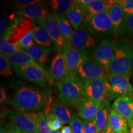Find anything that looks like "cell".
I'll use <instances>...</instances> for the list:
<instances>
[{
	"mask_svg": "<svg viewBox=\"0 0 133 133\" xmlns=\"http://www.w3.org/2000/svg\"><path fill=\"white\" fill-rule=\"evenodd\" d=\"M48 98L39 89L22 86L15 92L12 104L14 109L21 112L34 113L46 105Z\"/></svg>",
	"mask_w": 133,
	"mask_h": 133,
	"instance_id": "6da1fadb",
	"label": "cell"
},
{
	"mask_svg": "<svg viewBox=\"0 0 133 133\" xmlns=\"http://www.w3.org/2000/svg\"><path fill=\"white\" fill-rule=\"evenodd\" d=\"M114 56L109 66V73L129 76L132 68L131 42L126 39L114 41Z\"/></svg>",
	"mask_w": 133,
	"mask_h": 133,
	"instance_id": "7a4b0ae2",
	"label": "cell"
},
{
	"mask_svg": "<svg viewBox=\"0 0 133 133\" xmlns=\"http://www.w3.org/2000/svg\"><path fill=\"white\" fill-rule=\"evenodd\" d=\"M59 97L64 104L76 106L85 97L83 83L78 77L69 76L58 85Z\"/></svg>",
	"mask_w": 133,
	"mask_h": 133,
	"instance_id": "3957f363",
	"label": "cell"
},
{
	"mask_svg": "<svg viewBox=\"0 0 133 133\" xmlns=\"http://www.w3.org/2000/svg\"><path fill=\"white\" fill-rule=\"evenodd\" d=\"M83 24L97 38L105 39H107L105 38L114 35L113 25L109 11L95 14L88 12Z\"/></svg>",
	"mask_w": 133,
	"mask_h": 133,
	"instance_id": "277c9868",
	"label": "cell"
},
{
	"mask_svg": "<svg viewBox=\"0 0 133 133\" xmlns=\"http://www.w3.org/2000/svg\"><path fill=\"white\" fill-rule=\"evenodd\" d=\"M70 43L73 47L87 57L92 55L98 44L97 38L84 24L74 31Z\"/></svg>",
	"mask_w": 133,
	"mask_h": 133,
	"instance_id": "5b68a950",
	"label": "cell"
},
{
	"mask_svg": "<svg viewBox=\"0 0 133 133\" xmlns=\"http://www.w3.org/2000/svg\"><path fill=\"white\" fill-rule=\"evenodd\" d=\"M6 116L11 123L21 131L41 133L39 128V113H28L17 110H7Z\"/></svg>",
	"mask_w": 133,
	"mask_h": 133,
	"instance_id": "8992f818",
	"label": "cell"
},
{
	"mask_svg": "<svg viewBox=\"0 0 133 133\" xmlns=\"http://www.w3.org/2000/svg\"><path fill=\"white\" fill-rule=\"evenodd\" d=\"M107 82L109 101L122 96L133 98V87L129 82V76L109 73Z\"/></svg>",
	"mask_w": 133,
	"mask_h": 133,
	"instance_id": "52a82bcc",
	"label": "cell"
},
{
	"mask_svg": "<svg viewBox=\"0 0 133 133\" xmlns=\"http://www.w3.org/2000/svg\"><path fill=\"white\" fill-rule=\"evenodd\" d=\"M109 72L92 58L86 57L79 66L76 77L83 83L88 80L103 78L107 79Z\"/></svg>",
	"mask_w": 133,
	"mask_h": 133,
	"instance_id": "ba28073f",
	"label": "cell"
},
{
	"mask_svg": "<svg viewBox=\"0 0 133 133\" xmlns=\"http://www.w3.org/2000/svg\"><path fill=\"white\" fill-rule=\"evenodd\" d=\"M38 24L46 31L52 38L56 46V49L59 52H63L71 43L66 41L60 31L52 13L49 16L37 21Z\"/></svg>",
	"mask_w": 133,
	"mask_h": 133,
	"instance_id": "9c48e42d",
	"label": "cell"
},
{
	"mask_svg": "<svg viewBox=\"0 0 133 133\" xmlns=\"http://www.w3.org/2000/svg\"><path fill=\"white\" fill-rule=\"evenodd\" d=\"M34 25L30 19L19 20L16 17L14 22L8 28L1 38H6L11 44H16L19 43L28 33L34 30Z\"/></svg>",
	"mask_w": 133,
	"mask_h": 133,
	"instance_id": "30bf717a",
	"label": "cell"
},
{
	"mask_svg": "<svg viewBox=\"0 0 133 133\" xmlns=\"http://www.w3.org/2000/svg\"><path fill=\"white\" fill-rule=\"evenodd\" d=\"M85 97L102 103L107 101V79L99 78L88 80L83 83Z\"/></svg>",
	"mask_w": 133,
	"mask_h": 133,
	"instance_id": "8fae6325",
	"label": "cell"
},
{
	"mask_svg": "<svg viewBox=\"0 0 133 133\" xmlns=\"http://www.w3.org/2000/svg\"><path fill=\"white\" fill-rule=\"evenodd\" d=\"M92 58L109 72V66L114 56V41L110 39H102L98 43Z\"/></svg>",
	"mask_w": 133,
	"mask_h": 133,
	"instance_id": "7c38bea8",
	"label": "cell"
},
{
	"mask_svg": "<svg viewBox=\"0 0 133 133\" xmlns=\"http://www.w3.org/2000/svg\"><path fill=\"white\" fill-rule=\"evenodd\" d=\"M47 71L52 83H60L70 76L63 53L58 52L54 55Z\"/></svg>",
	"mask_w": 133,
	"mask_h": 133,
	"instance_id": "4fadbf2b",
	"label": "cell"
},
{
	"mask_svg": "<svg viewBox=\"0 0 133 133\" xmlns=\"http://www.w3.org/2000/svg\"><path fill=\"white\" fill-rule=\"evenodd\" d=\"M14 70L23 78L37 85L45 86L48 83H52L48 75L34 66H22Z\"/></svg>",
	"mask_w": 133,
	"mask_h": 133,
	"instance_id": "5bb4252c",
	"label": "cell"
},
{
	"mask_svg": "<svg viewBox=\"0 0 133 133\" xmlns=\"http://www.w3.org/2000/svg\"><path fill=\"white\" fill-rule=\"evenodd\" d=\"M16 14L28 19L38 21L51 14L47 4L42 1L16 10Z\"/></svg>",
	"mask_w": 133,
	"mask_h": 133,
	"instance_id": "9a60e30c",
	"label": "cell"
},
{
	"mask_svg": "<svg viewBox=\"0 0 133 133\" xmlns=\"http://www.w3.org/2000/svg\"><path fill=\"white\" fill-rule=\"evenodd\" d=\"M109 13L112 22L115 37L122 36L126 31V15L123 9L116 1V3L110 8Z\"/></svg>",
	"mask_w": 133,
	"mask_h": 133,
	"instance_id": "2e32d148",
	"label": "cell"
},
{
	"mask_svg": "<svg viewBox=\"0 0 133 133\" xmlns=\"http://www.w3.org/2000/svg\"><path fill=\"white\" fill-rule=\"evenodd\" d=\"M63 55L65 60L69 75L76 76L79 66L86 58V56L71 45L65 50L63 52Z\"/></svg>",
	"mask_w": 133,
	"mask_h": 133,
	"instance_id": "e0dca14e",
	"label": "cell"
},
{
	"mask_svg": "<svg viewBox=\"0 0 133 133\" xmlns=\"http://www.w3.org/2000/svg\"><path fill=\"white\" fill-rule=\"evenodd\" d=\"M7 57L9 60L10 64L12 66V68L14 69L22 66L31 65L38 68V69H39L43 72H44V74L49 76L48 71L44 69V67L40 64H38L37 62H36L24 49L20 50V51L14 53V54L8 56Z\"/></svg>",
	"mask_w": 133,
	"mask_h": 133,
	"instance_id": "ac0fdd59",
	"label": "cell"
},
{
	"mask_svg": "<svg viewBox=\"0 0 133 133\" xmlns=\"http://www.w3.org/2000/svg\"><path fill=\"white\" fill-rule=\"evenodd\" d=\"M102 103L96 102L89 98L84 97L76 106L77 114L81 118L89 119L95 117Z\"/></svg>",
	"mask_w": 133,
	"mask_h": 133,
	"instance_id": "d6986e66",
	"label": "cell"
},
{
	"mask_svg": "<svg viewBox=\"0 0 133 133\" xmlns=\"http://www.w3.org/2000/svg\"><path fill=\"white\" fill-rule=\"evenodd\" d=\"M112 109L121 115L130 125L133 119V98L122 96L116 98L112 105Z\"/></svg>",
	"mask_w": 133,
	"mask_h": 133,
	"instance_id": "ffe728a7",
	"label": "cell"
},
{
	"mask_svg": "<svg viewBox=\"0 0 133 133\" xmlns=\"http://www.w3.org/2000/svg\"><path fill=\"white\" fill-rule=\"evenodd\" d=\"M87 13L84 8L74 2L66 16L75 30L78 29L84 24Z\"/></svg>",
	"mask_w": 133,
	"mask_h": 133,
	"instance_id": "44dd1931",
	"label": "cell"
},
{
	"mask_svg": "<svg viewBox=\"0 0 133 133\" xmlns=\"http://www.w3.org/2000/svg\"><path fill=\"white\" fill-rule=\"evenodd\" d=\"M108 124L114 132L129 133L128 121L112 108L110 112Z\"/></svg>",
	"mask_w": 133,
	"mask_h": 133,
	"instance_id": "7402d4cb",
	"label": "cell"
},
{
	"mask_svg": "<svg viewBox=\"0 0 133 133\" xmlns=\"http://www.w3.org/2000/svg\"><path fill=\"white\" fill-rule=\"evenodd\" d=\"M110 110V102L109 100L103 102L100 106L99 110L94 117L99 133H102L105 129L109 121Z\"/></svg>",
	"mask_w": 133,
	"mask_h": 133,
	"instance_id": "603a6c76",
	"label": "cell"
},
{
	"mask_svg": "<svg viewBox=\"0 0 133 133\" xmlns=\"http://www.w3.org/2000/svg\"><path fill=\"white\" fill-rule=\"evenodd\" d=\"M52 14L61 33L66 40L70 43L74 31L71 27V25L66 17V15L61 14L55 11H52Z\"/></svg>",
	"mask_w": 133,
	"mask_h": 133,
	"instance_id": "cb8c5ba5",
	"label": "cell"
},
{
	"mask_svg": "<svg viewBox=\"0 0 133 133\" xmlns=\"http://www.w3.org/2000/svg\"><path fill=\"white\" fill-rule=\"evenodd\" d=\"M36 62L41 65H44L49 61V53L51 50L43 46L34 45L24 49Z\"/></svg>",
	"mask_w": 133,
	"mask_h": 133,
	"instance_id": "d4e9b609",
	"label": "cell"
},
{
	"mask_svg": "<svg viewBox=\"0 0 133 133\" xmlns=\"http://www.w3.org/2000/svg\"><path fill=\"white\" fill-rule=\"evenodd\" d=\"M33 33H34L35 41L38 45L52 51L54 48H56V44L54 41L41 25H39L38 26H35Z\"/></svg>",
	"mask_w": 133,
	"mask_h": 133,
	"instance_id": "484cf974",
	"label": "cell"
},
{
	"mask_svg": "<svg viewBox=\"0 0 133 133\" xmlns=\"http://www.w3.org/2000/svg\"><path fill=\"white\" fill-rule=\"evenodd\" d=\"M115 3V0H92L90 3L83 8L87 12L95 14L108 12Z\"/></svg>",
	"mask_w": 133,
	"mask_h": 133,
	"instance_id": "4316f807",
	"label": "cell"
},
{
	"mask_svg": "<svg viewBox=\"0 0 133 133\" xmlns=\"http://www.w3.org/2000/svg\"><path fill=\"white\" fill-rule=\"evenodd\" d=\"M52 113L64 124L70 122L71 118L75 114L64 103L59 101H56L52 105Z\"/></svg>",
	"mask_w": 133,
	"mask_h": 133,
	"instance_id": "83f0119b",
	"label": "cell"
},
{
	"mask_svg": "<svg viewBox=\"0 0 133 133\" xmlns=\"http://www.w3.org/2000/svg\"><path fill=\"white\" fill-rule=\"evenodd\" d=\"M23 48L21 43H17L16 44H11L4 38H1L0 41V51L1 54L8 57L14 54L20 50H22Z\"/></svg>",
	"mask_w": 133,
	"mask_h": 133,
	"instance_id": "f1b7e54d",
	"label": "cell"
},
{
	"mask_svg": "<svg viewBox=\"0 0 133 133\" xmlns=\"http://www.w3.org/2000/svg\"><path fill=\"white\" fill-rule=\"evenodd\" d=\"M50 4L52 8V11H55L56 12L61 13V14L66 15L74 4V1L52 0V1H51Z\"/></svg>",
	"mask_w": 133,
	"mask_h": 133,
	"instance_id": "f546056e",
	"label": "cell"
},
{
	"mask_svg": "<svg viewBox=\"0 0 133 133\" xmlns=\"http://www.w3.org/2000/svg\"><path fill=\"white\" fill-rule=\"evenodd\" d=\"M10 62L8 57L4 55H0V74L4 76H11L12 71L10 68Z\"/></svg>",
	"mask_w": 133,
	"mask_h": 133,
	"instance_id": "4dcf8cb0",
	"label": "cell"
},
{
	"mask_svg": "<svg viewBox=\"0 0 133 133\" xmlns=\"http://www.w3.org/2000/svg\"><path fill=\"white\" fill-rule=\"evenodd\" d=\"M48 123L49 124L50 128L52 131H59L62 128L63 123L58 118L57 116L54 115L52 113L46 116Z\"/></svg>",
	"mask_w": 133,
	"mask_h": 133,
	"instance_id": "1f68e13d",
	"label": "cell"
},
{
	"mask_svg": "<svg viewBox=\"0 0 133 133\" xmlns=\"http://www.w3.org/2000/svg\"><path fill=\"white\" fill-rule=\"evenodd\" d=\"M70 126L72 129L73 133H84L83 121L81 120L76 114H75L71 118Z\"/></svg>",
	"mask_w": 133,
	"mask_h": 133,
	"instance_id": "d6a6232c",
	"label": "cell"
},
{
	"mask_svg": "<svg viewBox=\"0 0 133 133\" xmlns=\"http://www.w3.org/2000/svg\"><path fill=\"white\" fill-rule=\"evenodd\" d=\"M84 133H99L95 118L83 121Z\"/></svg>",
	"mask_w": 133,
	"mask_h": 133,
	"instance_id": "836d02e7",
	"label": "cell"
},
{
	"mask_svg": "<svg viewBox=\"0 0 133 133\" xmlns=\"http://www.w3.org/2000/svg\"><path fill=\"white\" fill-rule=\"evenodd\" d=\"M39 128L41 133H52L46 119V115L43 112H39Z\"/></svg>",
	"mask_w": 133,
	"mask_h": 133,
	"instance_id": "e575fe53",
	"label": "cell"
},
{
	"mask_svg": "<svg viewBox=\"0 0 133 133\" xmlns=\"http://www.w3.org/2000/svg\"><path fill=\"white\" fill-rule=\"evenodd\" d=\"M20 43H21L23 49L36 45V43L34 38L33 30L28 33L22 39V40L20 41Z\"/></svg>",
	"mask_w": 133,
	"mask_h": 133,
	"instance_id": "d590c367",
	"label": "cell"
},
{
	"mask_svg": "<svg viewBox=\"0 0 133 133\" xmlns=\"http://www.w3.org/2000/svg\"><path fill=\"white\" fill-rule=\"evenodd\" d=\"M15 17L14 14H11V16H8L6 14H3L1 17V23H0V34H1V38L3 37V35L5 34L7 29L9 28V21H11L12 18Z\"/></svg>",
	"mask_w": 133,
	"mask_h": 133,
	"instance_id": "8d00e7d4",
	"label": "cell"
},
{
	"mask_svg": "<svg viewBox=\"0 0 133 133\" xmlns=\"http://www.w3.org/2000/svg\"><path fill=\"white\" fill-rule=\"evenodd\" d=\"M116 3L123 8L126 15L133 14V0H118Z\"/></svg>",
	"mask_w": 133,
	"mask_h": 133,
	"instance_id": "74e56055",
	"label": "cell"
},
{
	"mask_svg": "<svg viewBox=\"0 0 133 133\" xmlns=\"http://www.w3.org/2000/svg\"><path fill=\"white\" fill-rule=\"evenodd\" d=\"M126 31L131 38H133V14L126 15Z\"/></svg>",
	"mask_w": 133,
	"mask_h": 133,
	"instance_id": "f35d334b",
	"label": "cell"
},
{
	"mask_svg": "<svg viewBox=\"0 0 133 133\" xmlns=\"http://www.w3.org/2000/svg\"><path fill=\"white\" fill-rule=\"evenodd\" d=\"M39 1H41L39 0H17V1H15V8L16 10H17L21 8L35 4Z\"/></svg>",
	"mask_w": 133,
	"mask_h": 133,
	"instance_id": "ab89813d",
	"label": "cell"
},
{
	"mask_svg": "<svg viewBox=\"0 0 133 133\" xmlns=\"http://www.w3.org/2000/svg\"><path fill=\"white\" fill-rule=\"evenodd\" d=\"M4 128L6 129V133H21L22 131L21 129L11 123H9L5 126Z\"/></svg>",
	"mask_w": 133,
	"mask_h": 133,
	"instance_id": "60d3db41",
	"label": "cell"
},
{
	"mask_svg": "<svg viewBox=\"0 0 133 133\" xmlns=\"http://www.w3.org/2000/svg\"><path fill=\"white\" fill-rule=\"evenodd\" d=\"M6 98H7V96H6V91L2 87H1L0 88V102L2 104L3 102H4Z\"/></svg>",
	"mask_w": 133,
	"mask_h": 133,
	"instance_id": "b9f144b4",
	"label": "cell"
},
{
	"mask_svg": "<svg viewBox=\"0 0 133 133\" xmlns=\"http://www.w3.org/2000/svg\"><path fill=\"white\" fill-rule=\"evenodd\" d=\"M61 133H73L72 129H71L70 126H65L62 128Z\"/></svg>",
	"mask_w": 133,
	"mask_h": 133,
	"instance_id": "7bdbcfd3",
	"label": "cell"
},
{
	"mask_svg": "<svg viewBox=\"0 0 133 133\" xmlns=\"http://www.w3.org/2000/svg\"><path fill=\"white\" fill-rule=\"evenodd\" d=\"M102 133H115V132H114V131H112V129H111V128L110 127L109 124H107V126H106L105 129H104V131H103Z\"/></svg>",
	"mask_w": 133,
	"mask_h": 133,
	"instance_id": "ee69618b",
	"label": "cell"
},
{
	"mask_svg": "<svg viewBox=\"0 0 133 133\" xmlns=\"http://www.w3.org/2000/svg\"><path fill=\"white\" fill-rule=\"evenodd\" d=\"M129 133H133V119L132 121H131L130 125L129 126Z\"/></svg>",
	"mask_w": 133,
	"mask_h": 133,
	"instance_id": "f6af8a7d",
	"label": "cell"
},
{
	"mask_svg": "<svg viewBox=\"0 0 133 133\" xmlns=\"http://www.w3.org/2000/svg\"><path fill=\"white\" fill-rule=\"evenodd\" d=\"M0 133H6V129H5L4 128L2 127V126L0 128Z\"/></svg>",
	"mask_w": 133,
	"mask_h": 133,
	"instance_id": "bcb514c9",
	"label": "cell"
},
{
	"mask_svg": "<svg viewBox=\"0 0 133 133\" xmlns=\"http://www.w3.org/2000/svg\"><path fill=\"white\" fill-rule=\"evenodd\" d=\"M52 133H61L59 131H52Z\"/></svg>",
	"mask_w": 133,
	"mask_h": 133,
	"instance_id": "7dc6e473",
	"label": "cell"
},
{
	"mask_svg": "<svg viewBox=\"0 0 133 133\" xmlns=\"http://www.w3.org/2000/svg\"><path fill=\"white\" fill-rule=\"evenodd\" d=\"M132 69H133V49L132 52Z\"/></svg>",
	"mask_w": 133,
	"mask_h": 133,
	"instance_id": "c3c4849f",
	"label": "cell"
},
{
	"mask_svg": "<svg viewBox=\"0 0 133 133\" xmlns=\"http://www.w3.org/2000/svg\"><path fill=\"white\" fill-rule=\"evenodd\" d=\"M21 133H32V132H26V131H22Z\"/></svg>",
	"mask_w": 133,
	"mask_h": 133,
	"instance_id": "681fc988",
	"label": "cell"
}]
</instances>
